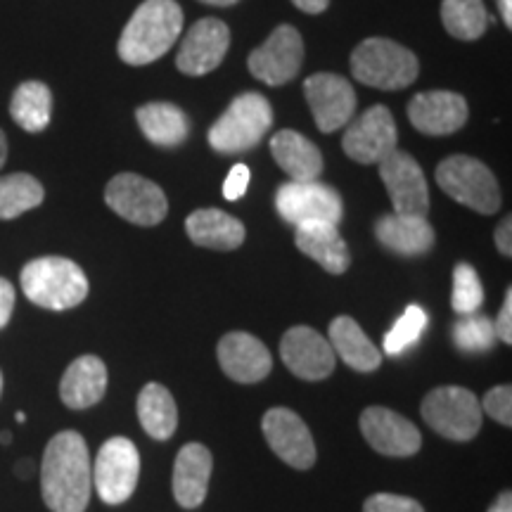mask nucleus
<instances>
[{
    "label": "nucleus",
    "mask_w": 512,
    "mask_h": 512,
    "mask_svg": "<svg viewBox=\"0 0 512 512\" xmlns=\"http://www.w3.org/2000/svg\"><path fill=\"white\" fill-rule=\"evenodd\" d=\"M138 420L152 439L166 441L178 427V408L174 396L164 384L150 382L138 394Z\"/></svg>",
    "instance_id": "nucleus-29"
},
{
    "label": "nucleus",
    "mask_w": 512,
    "mask_h": 512,
    "mask_svg": "<svg viewBox=\"0 0 512 512\" xmlns=\"http://www.w3.org/2000/svg\"><path fill=\"white\" fill-rule=\"evenodd\" d=\"M12 311H15V287L0 278V330L10 323Z\"/></svg>",
    "instance_id": "nucleus-40"
},
{
    "label": "nucleus",
    "mask_w": 512,
    "mask_h": 512,
    "mask_svg": "<svg viewBox=\"0 0 512 512\" xmlns=\"http://www.w3.org/2000/svg\"><path fill=\"white\" fill-rule=\"evenodd\" d=\"M17 470L22 472V475H19V477H27V472H31V463H24V465H19Z\"/></svg>",
    "instance_id": "nucleus-47"
},
{
    "label": "nucleus",
    "mask_w": 512,
    "mask_h": 512,
    "mask_svg": "<svg viewBox=\"0 0 512 512\" xmlns=\"http://www.w3.org/2000/svg\"><path fill=\"white\" fill-rule=\"evenodd\" d=\"M190 240L207 249L230 252L245 242V226L221 209H200L185 221Z\"/></svg>",
    "instance_id": "nucleus-26"
},
{
    "label": "nucleus",
    "mask_w": 512,
    "mask_h": 512,
    "mask_svg": "<svg viewBox=\"0 0 512 512\" xmlns=\"http://www.w3.org/2000/svg\"><path fill=\"white\" fill-rule=\"evenodd\" d=\"M200 3L219 5V8H230V5H235V3H238V0H200Z\"/></svg>",
    "instance_id": "nucleus-46"
},
{
    "label": "nucleus",
    "mask_w": 512,
    "mask_h": 512,
    "mask_svg": "<svg viewBox=\"0 0 512 512\" xmlns=\"http://www.w3.org/2000/svg\"><path fill=\"white\" fill-rule=\"evenodd\" d=\"M494 328H496V337H501L505 344H512V290L505 292L503 309L498 313Z\"/></svg>",
    "instance_id": "nucleus-39"
},
{
    "label": "nucleus",
    "mask_w": 512,
    "mask_h": 512,
    "mask_svg": "<svg viewBox=\"0 0 512 512\" xmlns=\"http://www.w3.org/2000/svg\"><path fill=\"white\" fill-rule=\"evenodd\" d=\"M380 176L389 197H392L394 214L427 216L430 211V190L420 164L406 152L394 150L380 162Z\"/></svg>",
    "instance_id": "nucleus-13"
},
{
    "label": "nucleus",
    "mask_w": 512,
    "mask_h": 512,
    "mask_svg": "<svg viewBox=\"0 0 512 512\" xmlns=\"http://www.w3.org/2000/svg\"><path fill=\"white\" fill-rule=\"evenodd\" d=\"M361 432L377 453L389 458L415 456L422 446L418 427L403 415L382 406L366 408L361 413Z\"/></svg>",
    "instance_id": "nucleus-16"
},
{
    "label": "nucleus",
    "mask_w": 512,
    "mask_h": 512,
    "mask_svg": "<svg viewBox=\"0 0 512 512\" xmlns=\"http://www.w3.org/2000/svg\"><path fill=\"white\" fill-rule=\"evenodd\" d=\"M441 24L458 41H477L489 27L482 0H441Z\"/></svg>",
    "instance_id": "nucleus-31"
},
{
    "label": "nucleus",
    "mask_w": 512,
    "mask_h": 512,
    "mask_svg": "<svg viewBox=\"0 0 512 512\" xmlns=\"http://www.w3.org/2000/svg\"><path fill=\"white\" fill-rule=\"evenodd\" d=\"M437 183L448 197L479 214L489 216L501 209V190H498L496 176L475 157H446L437 166Z\"/></svg>",
    "instance_id": "nucleus-6"
},
{
    "label": "nucleus",
    "mask_w": 512,
    "mask_h": 512,
    "mask_svg": "<svg viewBox=\"0 0 512 512\" xmlns=\"http://www.w3.org/2000/svg\"><path fill=\"white\" fill-rule=\"evenodd\" d=\"M363 512H425V508L408 496L375 494L363 505Z\"/></svg>",
    "instance_id": "nucleus-37"
},
{
    "label": "nucleus",
    "mask_w": 512,
    "mask_h": 512,
    "mask_svg": "<svg viewBox=\"0 0 512 512\" xmlns=\"http://www.w3.org/2000/svg\"><path fill=\"white\" fill-rule=\"evenodd\" d=\"M22 290L31 304L67 311L88 297V278L72 259L41 256L22 268Z\"/></svg>",
    "instance_id": "nucleus-3"
},
{
    "label": "nucleus",
    "mask_w": 512,
    "mask_h": 512,
    "mask_svg": "<svg viewBox=\"0 0 512 512\" xmlns=\"http://www.w3.org/2000/svg\"><path fill=\"white\" fill-rule=\"evenodd\" d=\"M375 235L382 247L401 256L427 254L434 245V230L427 216L389 214L375 226Z\"/></svg>",
    "instance_id": "nucleus-23"
},
{
    "label": "nucleus",
    "mask_w": 512,
    "mask_h": 512,
    "mask_svg": "<svg viewBox=\"0 0 512 512\" xmlns=\"http://www.w3.org/2000/svg\"><path fill=\"white\" fill-rule=\"evenodd\" d=\"M425 328H427V313L422 311L420 306L411 304L406 311H403V316L396 320L394 328L384 335V351H387L389 356L403 354V351L418 342Z\"/></svg>",
    "instance_id": "nucleus-35"
},
{
    "label": "nucleus",
    "mask_w": 512,
    "mask_h": 512,
    "mask_svg": "<svg viewBox=\"0 0 512 512\" xmlns=\"http://www.w3.org/2000/svg\"><path fill=\"white\" fill-rule=\"evenodd\" d=\"M107 392V368L98 356H81L64 370L60 382L62 403L83 411L98 403Z\"/></svg>",
    "instance_id": "nucleus-22"
},
{
    "label": "nucleus",
    "mask_w": 512,
    "mask_h": 512,
    "mask_svg": "<svg viewBox=\"0 0 512 512\" xmlns=\"http://www.w3.org/2000/svg\"><path fill=\"white\" fill-rule=\"evenodd\" d=\"M247 185H249V169L245 164H235L233 169H230L226 183H223V197L230 202L240 200V197L247 192Z\"/></svg>",
    "instance_id": "nucleus-38"
},
{
    "label": "nucleus",
    "mask_w": 512,
    "mask_h": 512,
    "mask_svg": "<svg viewBox=\"0 0 512 512\" xmlns=\"http://www.w3.org/2000/svg\"><path fill=\"white\" fill-rule=\"evenodd\" d=\"M273 107L264 95L242 93L230 102L223 117L209 128V145L221 155H238L261 143L271 131Z\"/></svg>",
    "instance_id": "nucleus-5"
},
{
    "label": "nucleus",
    "mask_w": 512,
    "mask_h": 512,
    "mask_svg": "<svg viewBox=\"0 0 512 512\" xmlns=\"http://www.w3.org/2000/svg\"><path fill=\"white\" fill-rule=\"evenodd\" d=\"M216 356H219L223 373L242 384L261 382L273 368L271 351L264 347L261 339L247 332H228L219 342Z\"/></svg>",
    "instance_id": "nucleus-20"
},
{
    "label": "nucleus",
    "mask_w": 512,
    "mask_h": 512,
    "mask_svg": "<svg viewBox=\"0 0 512 512\" xmlns=\"http://www.w3.org/2000/svg\"><path fill=\"white\" fill-rule=\"evenodd\" d=\"M330 347L358 373H373L382 363L380 349L370 342L361 325L349 316H339L330 323Z\"/></svg>",
    "instance_id": "nucleus-27"
},
{
    "label": "nucleus",
    "mask_w": 512,
    "mask_h": 512,
    "mask_svg": "<svg viewBox=\"0 0 512 512\" xmlns=\"http://www.w3.org/2000/svg\"><path fill=\"white\" fill-rule=\"evenodd\" d=\"M0 441H3V444H10V432L0 434Z\"/></svg>",
    "instance_id": "nucleus-48"
},
{
    "label": "nucleus",
    "mask_w": 512,
    "mask_h": 512,
    "mask_svg": "<svg viewBox=\"0 0 512 512\" xmlns=\"http://www.w3.org/2000/svg\"><path fill=\"white\" fill-rule=\"evenodd\" d=\"M273 159L280 164L292 181L306 183L318 181L320 171H323V155L309 138L297 131H280L271 140Z\"/></svg>",
    "instance_id": "nucleus-25"
},
{
    "label": "nucleus",
    "mask_w": 512,
    "mask_h": 512,
    "mask_svg": "<svg viewBox=\"0 0 512 512\" xmlns=\"http://www.w3.org/2000/svg\"><path fill=\"white\" fill-rule=\"evenodd\" d=\"M302 12H309V15H318L330 5V0H292Z\"/></svg>",
    "instance_id": "nucleus-42"
},
{
    "label": "nucleus",
    "mask_w": 512,
    "mask_h": 512,
    "mask_svg": "<svg viewBox=\"0 0 512 512\" xmlns=\"http://www.w3.org/2000/svg\"><path fill=\"white\" fill-rule=\"evenodd\" d=\"M93 489V465L79 432H60L43 453L41 491L53 512H86Z\"/></svg>",
    "instance_id": "nucleus-1"
},
{
    "label": "nucleus",
    "mask_w": 512,
    "mask_h": 512,
    "mask_svg": "<svg viewBox=\"0 0 512 512\" xmlns=\"http://www.w3.org/2000/svg\"><path fill=\"white\" fill-rule=\"evenodd\" d=\"M105 202L121 219L145 228L162 223L169 211L162 188L138 174L114 176L105 188Z\"/></svg>",
    "instance_id": "nucleus-10"
},
{
    "label": "nucleus",
    "mask_w": 512,
    "mask_h": 512,
    "mask_svg": "<svg viewBox=\"0 0 512 512\" xmlns=\"http://www.w3.org/2000/svg\"><path fill=\"white\" fill-rule=\"evenodd\" d=\"M280 356L290 373L302 380H325L335 370V351L320 332L306 325L287 330L280 342Z\"/></svg>",
    "instance_id": "nucleus-17"
},
{
    "label": "nucleus",
    "mask_w": 512,
    "mask_h": 512,
    "mask_svg": "<svg viewBox=\"0 0 512 512\" xmlns=\"http://www.w3.org/2000/svg\"><path fill=\"white\" fill-rule=\"evenodd\" d=\"M294 242L306 256L318 261L332 275H342L351 264L347 242L339 235L335 223H304V226H297Z\"/></svg>",
    "instance_id": "nucleus-24"
},
{
    "label": "nucleus",
    "mask_w": 512,
    "mask_h": 512,
    "mask_svg": "<svg viewBox=\"0 0 512 512\" xmlns=\"http://www.w3.org/2000/svg\"><path fill=\"white\" fill-rule=\"evenodd\" d=\"M140 475V453L126 437H112L100 446L93 465V486L107 505H121L133 496Z\"/></svg>",
    "instance_id": "nucleus-8"
},
{
    "label": "nucleus",
    "mask_w": 512,
    "mask_h": 512,
    "mask_svg": "<svg viewBox=\"0 0 512 512\" xmlns=\"http://www.w3.org/2000/svg\"><path fill=\"white\" fill-rule=\"evenodd\" d=\"M136 119L143 136L159 147L181 145L190 133L188 117L181 107L171 102H150V105L138 107Z\"/></svg>",
    "instance_id": "nucleus-28"
},
{
    "label": "nucleus",
    "mask_w": 512,
    "mask_h": 512,
    "mask_svg": "<svg viewBox=\"0 0 512 512\" xmlns=\"http://www.w3.org/2000/svg\"><path fill=\"white\" fill-rule=\"evenodd\" d=\"M489 512H512V496H510V491H503V494L496 498V503L491 505Z\"/></svg>",
    "instance_id": "nucleus-43"
},
{
    "label": "nucleus",
    "mask_w": 512,
    "mask_h": 512,
    "mask_svg": "<svg viewBox=\"0 0 512 512\" xmlns=\"http://www.w3.org/2000/svg\"><path fill=\"white\" fill-rule=\"evenodd\" d=\"M50 112H53V93L46 83L27 81L12 95L10 114L24 131L41 133L43 128H48Z\"/></svg>",
    "instance_id": "nucleus-30"
},
{
    "label": "nucleus",
    "mask_w": 512,
    "mask_h": 512,
    "mask_svg": "<svg viewBox=\"0 0 512 512\" xmlns=\"http://www.w3.org/2000/svg\"><path fill=\"white\" fill-rule=\"evenodd\" d=\"M351 74L380 91H401L418 79L420 62L411 50L389 38H368L351 53Z\"/></svg>",
    "instance_id": "nucleus-4"
},
{
    "label": "nucleus",
    "mask_w": 512,
    "mask_h": 512,
    "mask_svg": "<svg viewBox=\"0 0 512 512\" xmlns=\"http://www.w3.org/2000/svg\"><path fill=\"white\" fill-rule=\"evenodd\" d=\"M46 197L43 185L29 174H10L0 178V219L10 221L24 211L36 209Z\"/></svg>",
    "instance_id": "nucleus-32"
},
{
    "label": "nucleus",
    "mask_w": 512,
    "mask_h": 512,
    "mask_svg": "<svg viewBox=\"0 0 512 512\" xmlns=\"http://www.w3.org/2000/svg\"><path fill=\"white\" fill-rule=\"evenodd\" d=\"M230 48V29L221 19H200L183 38L176 67L188 76H204L219 69Z\"/></svg>",
    "instance_id": "nucleus-18"
},
{
    "label": "nucleus",
    "mask_w": 512,
    "mask_h": 512,
    "mask_svg": "<svg viewBox=\"0 0 512 512\" xmlns=\"http://www.w3.org/2000/svg\"><path fill=\"white\" fill-rule=\"evenodd\" d=\"M211 467L214 458L202 444H185L176 456L174 465V496L176 503L185 510L200 508L207 498Z\"/></svg>",
    "instance_id": "nucleus-21"
},
{
    "label": "nucleus",
    "mask_w": 512,
    "mask_h": 512,
    "mask_svg": "<svg viewBox=\"0 0 512 512\" xmlns=\"http://www.w3.org/2000/svg\"><path fill=\"white\" fill-rule=\"evenodd\" d=\"M0 394H3V373H0Z\"/></svg>",
    "instance_id": "nucleus-49"
},
{
    "label": "nucleus",
    "mask_w": 512,
    "mask_h": 512,
    "mask_svg": "<svg viewBox=\"0 0 512 512\" xmlns=\"http://www.w3.org/2000/svg\"><path fill=\"white\" fill-rule=\"evenodd\" d=\"M261 430L283 463L297 470H309L316 463V444L309 427L290 408H271L261 420Z\"/></svg>",
    "instance_id": "nucleus-15"
},
{
    "label": "nucleus",
    "mask_w": 512,
    "mask_h": 512,
    "mask_svg": "<svg viewBox=\"0 0 512 512\" xmlns=\"http://www.w3.org/2000/svg\"><path fill=\"white\" fill-rule=\"evenodd\" d=\"M181 29L183 10L176 0H145L121 31L119 57L133 67L155 62L174 48Z\"/></svg>",
    "instance_id": "nucleus-2"
},
{
    "label": "nucleus",
    "mask_w": 512,
    "mask_h": 512,
    "mask_svg": "<svg viewBox=\"0 0 512 512\" xmlns=\"http://www.w3.org/2000/svg\"><path fill=\"white\" fill-rule=\"evenodd\" d=\"M5 162H8V138L0 131V169H3Z\"/></svg>",
    "instance_id": "nucleus-45"
},
{
    "label": "nucleus",
    "mask_w": 512,
    "mask_h": 512,
    "mask_svg": "<svg viewBox=\"0 0 512 512\" xmlns=\"http://www.w3.org/2000/svg\"><path fill=\"white\" fill-rule=\"evenodd\" d=\"M467 117L465 98L451 91L418 93L408 105V119L425 136H451L465 126Z\"/></svg>",
    "instance_id": "nucleus-19"
},
{
    "label": "nucleus",
    "mask_w": 512,
    "mask_h": 512,
    "mask_svg": "<svg viewBox=\"0 0 512 512\" xmlns=\"http://www.w3.org/2000/svg\"><path fill=\"white\" fill-rule=\"evenodd\" d=\"M275 209L294 228L304 223H337L342 221L344 204L337 190L318 181L280 185L275 195Z\"/></svg>",
    "instance_id": "nucleus-9"
},
{
    "label": "nucleus",
    "mask_w": 512,
    "mask_h": 512,
    "mask_svg": "<svg viewBox=\"0 0 512 512\" xmlns=\"http://www.w3.org/2000/svg\"><path fill=\"white\" fill-rule=\"evenodd\" d=\"M304 95L320 133H335L347 126L356 112V93L339 74L320 72L304 81Z\"/></svg>",
    "instance_id": "nucleus-12"
},
{
    "label": "nucleus",
    "mask_w": 512,
    "mask_h": 512,
    "mask_svg": "<svg viewBox=\"0 0 512 512\" xmlns=\"http://www.w3.org/2000/svg\"><path fill=\"white\" fill-rule=\"evenodd\" d=\"M484 304V287L479 273L470 264H458L453 271V297L451 306L458 316H470L477 313Z\"/></svg>",
    "instance_id": "nucleus-34"
},
{
    "label": "nucleus",
    "mask_w": 512,
    "mask_h": 512,
    "mask_svg": "<svg viewBox=\"0 0 512 512\" xmlns=\"http://www.w3.org/2000/svg\"><path fill=\"white\" fill-rule=\"evenodd\" d=\"M496 328L494 320L486 316H477V313H470V316H463L453 325V342L460 351H467V354H482V351H489L496 344Z\"/></svg>",
    "instance_id": "nucleus-33"
},
{
    "label": "nucleus",
    "mask_w": 512,
    "mask_h": 512,
    "mask_svg": "<svg viewBox=\"0 0 512 512\" xmlns=\"http://www.w3.org/2000/svg\"><path fill=\"white\" fill-rule=\"evenodd\" d=\"M482 411H486V415H491V418L501 422L505 427L512 425V389L508 384H503V387H494L484 396Z\"/></svg>",
    "instance_id": "nucleus-36"
},
{
    "label": "nucleus",
    "mask_w": 512,
    "mask_h": 512,
    "mask_svg": "<svg viewBox=\"0 0 512 512\" xmlns=\"http://www.w3.org/2000/svg\"><path fill=\"white\" fill-rule=\"evenodd\" d=\"M420 411L434 432L451 441H470L482 430V401L465 387H437Z\"/></svg>",
    "instance_id": "nucleus-7"
},
{
    "label": "nucleus",
    "mask_w": 512,
    "mask_h": 512,
    "mask_svg": "<svg viewBox=\"0 0 512 512\" xmlns=\"http://www.w3.org/2000/svg\"><path fill=\"white\" fill-rule=\"evenodd\" d=\"M396 140L399 136L392 112L384 105H375L351 121L342 147L347 157L358 164H380L389 152L396 150Z\"/></svg>",
    "instance_id": "nucleus-14"
},
{
    "label": "nucleus",
    "mask_w": 512,
    "mask_h": 512,
    "mask_svg": "<svg viewBox=\"0 0 512 512\" xmlns=\"http://www.w3.org/2000/svg\"><path fill=\"white\" fill-rule=\"evenodd\" d=\"M498 10H501L503 24L505 27H512V0H498Z\"/></svg>",
    "instance_id": "nucleus-44"
},
{
    "label": "nucleus",
    "mask_w": 512,
    "mask_h": 512,
    "mask_svg": "<svg viewBox=\"0 0 512 512\" xmlns=\"http://www.w3.org/2000/svg\"><path fill=\"white\" fill-rule=\"evenodd\" d=\"M510 235H512V219H510V216H505L501 226L496 228V247H498V252H501L503 256H510L512 254Z\"/></svg>",
    "instance_id": "nucleus-41"
},
{
    "label": "nucleus",
    "mask_w": 512,
    "mask_h": 512,
    "mask_svg": "<svg viewBox=\"0 0 512 512\" xmlns=\"http://www.w3.org/2000/svg\"><path fill=\"white\" fill-rule=\"evenodd\" d=\"M304 62V41L299 31L283 24L268 36L261 48L249 55V72L266 86H285L299 74Z\"/></svg>",
    "instance_id": "nucleus-11"
}]
</instances>
